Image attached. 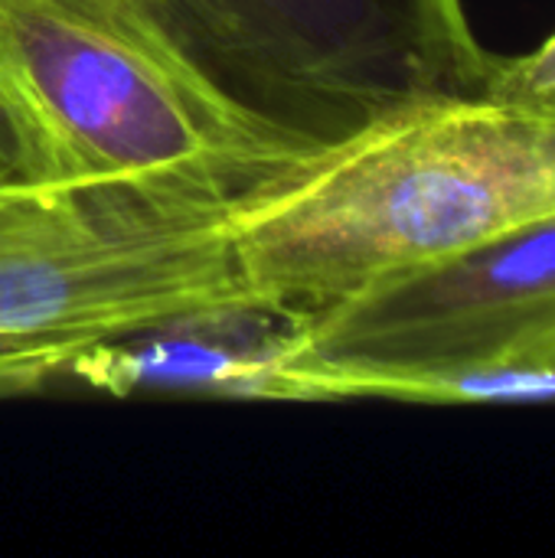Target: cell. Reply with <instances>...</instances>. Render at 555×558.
Returning <instances> with one entry per match:
<instances>
[{"label":"cell","instance_id":"obj_1","mask_svg":"<svg viewBox=\"0 0 555 558\" xmlns=\"http://www.w3.org/2000/svg\"><path fill=\"white\" fill-rule=\"evenodd\" d=\"M555 219V108L497 92L402 105L229 209L249 291L314 317Z\"/></svg>","mask_w":555,"mask_h":558},{"label":"cell","instance_id":"obj_2","mask_svg":"<svg viewBox=\"0 0 555 558\" xmlns=\"http://www.w3.org/2000/svg\"><path fill=\"white\" fill-rule=\"evenodd\" d=\"M0 111L20 180L226 216L307 147L232 101L147 0H0Z\"/></svg>","mask_w":555,"mask_h":558},{"label":"cell","instance_id":"obj_3","mask_svg":"<svg viewBox=\"0 0 555 558\" xmlns=\"http://www.w3.org/2000/svg\"><path fill=\"white\" fill-rule=\"evenodd\" d=\"M245 111L324 147L412 101L491 92L461 0H147Z\"/></svg>","mask_w":555,"mask_h":558},{"label":"cell","instance_id":"obj_4","mask_svg":"<svg viewBox=\"0 0 555 558\" xmlns=\"http://www.w3.org/2000/svg\"><path fill=\"white\" fill-rule=\"evenodd\" d=\"M226 216H170L46 183L0 203V399L65 383L124 333L262 301L239 275Z\"/></svg>","mask_w":555,"mask_h":558},{"label":"cell","instance_id":"obj_5","mask_svg":"<svg viewBox=\"0 0 555 558\" xmlns=\"http://www.w3.org/2000/svg\"><path fill=\"white\" fill-rule=\"evenodd\" d=\"M555 363V219L383 281L307 320L291 402L396 399L402 386Z\"/></svg>","mask_w":555,"mask_h":558},{"label":"cell","instance_id":"obj_6","mask_svg":"<svg viewBox=\"0 0 555 558\" xmlns=\"http://www.w3.org/2000/svg\"><path fill=\"white\" fill-rule=\"evenodd\" d=\"M307 317L268 301L190 311L82 356L65 383L108 396L206 392L291 402V360Z\"/></svg>","mask_w":555,"mask_h":558},{"label":"cell","instance_id":"obj_7","mask_svg":"<svg viewBox=\"0 0 555 558\" xmlns=\"http://www.w3.org/2000/svg\"><path fill=\"white\" fill-rule=\"evenodd\" d=\"M491 92L507 95V98H520L530 105L555 108V33L530 56L500 59Z\"/></svg>","mask_w":555,"mask_h":558},{"label":"cell","instance_id":"obj_8","mask_svg":"<svg viewBox=\"0 0 555 558\" xmlns=\"http://www.w3.org/2000/svg\"><path fill=\"white\" fill-rule=\"evenodd\" d=\"M10 180H20V160H16V147L7 131V121H3V111H0V183H10Z\"/></svg>","mask_w":555,"mask_h":558}]
</instances>
